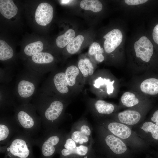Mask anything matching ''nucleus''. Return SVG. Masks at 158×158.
Listing matches in <instances>:
<instances>
[{
	"mask_svg": "<svg viewBox=\"0 0 158 158\" xmlns=\"http://www.w3.org/2000/svg\"><path fill=\"white\" fill-rule=\"evenodd\" d=\"M32 100L41 119L43 134L58 128L64 118L66 109L72 102L41 88Z\"/></svg>",
	"mask_w": 158,
	"mask_h": 158,
	"instance_id": "f257e3e1",
	"label": "nucleus"
},
{
	"mask_svg": "<svg viewBox=\"0 0 158 158\" xmlns=\"http://www.w3.org/2000/svg\"><path fill=\"white\" fill-rule=\"evenodd\" d=\"M30 69L21 71L17 76L14 95L18 104L30 103L43 79V74Z\"/></svg>",
	"mask_w": 158,
	"mask_h": 158,
	"instance_id": "f03ea898",
	"label": "nucleus"
},
{
	"mask_svg": "<svg viewBox=\"0 0 158 158\" xmlns=\"http://www.w3.org/2000/svg\"><path fill=\"white\" fill-rule=\"evenodd\" d=\"M95 120L96 123L103 126L111 133L121 139L131 148L143 149L150 147L127 125L107 118Z\"/></svg>",
	"mask_w": 158,
	"mask_h": 158,
	"instance_id": "7ed1b4c3",
	"label": "nucleus"
},
{
	"mask_svg": "<svg viewBox=\"0 0 158 158\" xmlns=\"http://www.w3.org/2000/svg\"><path fill=\"white\" fill-rule=\"evenodd\" d=\"M35 139L21 129L6 145L0 146V151L5 153L4 158H31Z\"/></svg>",
	"mask_w": 158,
	"mask_h": 158,
	"instance_id": "20e7f679",
	"label": "nucleus"
},
{
	"mask_svg": "<svg viewBox=\"0 0 158 158\" xmlns=\"http://www.w3.org/2000/svg\"><path fill=\"white\" fill-rule=\"evenodd\" d=\"M13 111V116L20 127L32 138L37 137L42 128V124L40 118L34 106L30 103L17 104Z\"/></svg>",
	"mask_w": 158,
	"mask_h": 158,
	"instance_id": "39448f33",
	"label": "nucleus"
},
{
	"mask_svg": "<svg viewBox=\"0 0 158 158\" xmlns=\"http://www.w3.org/2000/svg\"><path fill=\"white\" fill-rule=\"evenodd\" d=\"M95 128L96 137L94 144L117 155L127 152L129 147L123 141L96 123Z\"/></svg>",
	"mask_w": 158,
	"mask_h": 158,
	"instance_id": "423d86ee",
	"label": "nucleus"
},
{
	"mask_svg": "<svg viewBox=\"0 0 158 158\" xmlns=\"http://www.w3.org/2000/svg\"><path fill=\"white\" fill-rule=\"evenodd\" d=\"M41 88L66 99L72 100L75 97L68 85L64 71L54 70L51 72Z\"/></svg>",
	"mask_w": 158,
	"mask_h": 158,
	"instance_id": "0eeeda50",
	"label": "nucleus"
},
{
	"mask_svg": "<svg viewBox=\"0 0 158 158\" xmlns=\"http://www.w3.org/2000/svg\"><path fill=\"white\" fill-rule=\"evenodd\" d=\"M66 133L58 128L35 139V145L40 147L43 158H49L59 150Z\"/></svg>",
	"mask_w": 158,
	"mask_h": 158,
	"instance_id": "6e6552de",
	"label": "nucleus"
},
{
	"mask_svg": "<svg viewBox=\"0 0 158 158\" xmlns=\"http://www.w3.org/2000/svg\"><path fill=\"white\" fill-rule=\"evenodd\" d=\"M106 74L104 71H95L88 82L91 91L97 99H101L114 92L115 81Z\"/></svg>",
	"mask_w": 158,
	"mask_h": 158,
	"instance_id": "1a4fd4ad",
	"label": "nucleus"
},
{
	"mask_svg": "<svg viewBox=\"0 0 158 158\" xmlns=\"http://www.w3.org/2000/svg\"><path fill=\"white\" fill-rule=\"evenodd\" d=\"M87 110L94 119L106 118L116 112L118 107L102 99L87 97L85 99Z\"/></svg>",
	"mask_w": 158,
	"mask_h": 158,
	"instance_id": "9d476101",
	"label": "nucleus"
},
{
	"mask_svg": "<svg viewBox=\"0 0 158 158\" xmlns=\"http://www.w3.org/2000/svg\"><path fill=\"white\" fill-rule=\"evenodd\" d=\"M131 128L150 146L158 148V126L155 124L146 119Z\"/></svg>",
	"mask_w": 158,
	"mask_h": 158,
	"instance_id": "9b49d317",
	"label": "nucleus"
},
{
	"mask_svg": "<svg viewBox=\"0 0 158 158\" xmlns=\"http://www.w3.org/2000/svg\"><path fill=\"white\" fill-rule=\"evenodd\" d=\"M22 128L16 121L13 115L0 114V146L6 145L12 137Z\"/></svg>",
	"mask_w": 158,
	"mask_h": 158,
	"instance_id": "f8f14e48",
	"label": "nucleus"
},
{
	"mask_svg": "<svg viewBox=\"0 0 158 158\" xmlns=\"http://www.w3.org/2000/svg\"><path fill=\"white\" fill-rule=\"evenodd\" d=\"M58 150L63 157L73 155L88 158L87 155L91 150L92 146L78 144L68 134L65 136Z\"/></svg>",
	"mask_w": 158,
	"mask_h": 158,
	"instance_id": "ddd939ff",
	"label": "nucleus"
},
{
	"mask_svg": "<svg viewBox=\"0 0 158 158\" xmlns=\"http://www.w3.org/2000/svg\"><path fill=\"white\" fill-rule=\"evenodd\" d=\"M66 78L69 87L75 96L83 90L86 83L77 66L72 65L65 70Z\"/></svg>",
	"mask_w": 158,
	"mask_h": 158,
	"instance_id": "4468645a",
	"label": "nucleus"
},
{
	"mask_svg": "<svg viewBox=\"0 0 158 158\" xmlns=\"http://www.w3.org/2000/svg\"><path fill=\"white\" fill-rule=\"evenodd\" d=\"M145 116L141 111L135 109H128L115 113L106 118L127 125L131 128L144 121Z\"/></svg>",
	"mask_w": 158,
	"mask_h": 158,
	"instance_id": "2eb2a0df",
	"label": "nucleus"
},
{
	"mask_svg": "<svg viewBox=\"0 0 158 158\" xmlns=\"http://www.w3.org/2000/svg\"><path fill=\"white\" fill-rule=\"evenodd\" d=\"M134 49L137 57L144 62L150 61L153 53V46L147 37L142 36L136 41Z\"/></svg>",
	"mask_w": 158,
	"mask_h": 158,
	"instance_id": "dca6fc26",
	"label": "nucleus"
},
{
	"mask_svg": "<svg viewBox=\"0 0 158 158\" xmlns=\"http://www.w3.org/2000/svg\"><path fill=\"white\" fill-rule=\"evenodd\" d=\"M53 14V8L50 4L47 3H40L35 11V21L38 24L45 26L51 22Z\"/></svg>",
	"mask_w": 158,
	"mask_h": 158,
	"instance_id": "f3484780",
	"label": "nucleus"
},
{
	"mask_svg": "<svg viewBox=\"0 0 158 158\" xmlns=\"http://www.w3.org/2000/svg\"><path fill=\"white\" fill-rule=\"evenodd\" d=\"M105 39L104 43V48L105 52L110 53L114 51L120 45L123 39L121 32L118 29L110 31L104 35Z\"/></svg>",
	"mask_w": 158,
	"mask_h": 158,
	"instance_id": "a211bd4d",
	"label": "nucleus"
},
{
	"mask_svg": "<svg viewBox=\"0 0 158 158\" xmlns=\"http://www.w3.org/2000/svg\"><path fill=\"white\" fill-rule=\"evenodd\" d=\"M77 66L86 83H88L95 72V68L92 62L88 58H81L79 60Z\"/></svg>",
	"mask_w": 158,
	"mask_h": 158,
	"instance_id": "6ab92c4d",
	"label": "nucleus"
},
{
	"mask_svg": "<svg viewBox=\"0 0 158 158\" xmlns=\"http://www.w3.org/2000/svg\"><path fill=\"white\" fill-rule=\"evenodd\" d=\"M140 88L146 94L152 96L158 95V77H152L144 80L140 85Z\"/></svg>",
	"mask_w": 158,
	"mask_h": 158,
	"instance_id": "aec40b11",
	"label": "nucleus"
},
{
	"mask_svg": "<svg viewBox=\"0 0 158 158\" xmlns=\"http://www.w3.org/2000/svg\"><path fill=\"white\" fill-rule=\"evenodd\" d=\"M18 8L12 0H0V12L6 18L10 19L17 14Z\"/></svg>",
	"mask_w": 158,
	"mask_h": 158,
	"instance_id": "412c9836",
	"label": "nucleus"
},
{
	"mask_svg": "<svg viewBox=\"0 0 158 158\" xmlns=\"http://www.w3.org/2000/svg\"><path fill=\"white\" fill-rule=\"evenodd\" d=\"M71 138L76 143L81 145L92 146L94 140L82 133L80 131L71 128L68 133Z\"/></svg>",
	"mask_w": 158,
	"mask_h": 158,
	"instance_id": "4be33fe9",
	"label": "nucleus"
},
{
	"mask_svg": "<svg viewBox=\"0 0 158 158\" xmlns=\"http://www.w3.org/2000/svg\"><path fill=\"white\" fill-rule=\"evenodd\" d=\"M72 127L80 131L82 133L90 138H93L92 136V127L84 116H82L75 122Z\"/></svg>",
	"mask_w": 158,
	"mask_h": 158,
	"instance_id": "5701e85b",
	"label": "nucleus"
},
{
	"mask_svg": "<svg viewBox=\"0 0 158 158\" xmlns=\"http://www.w3.org/2000/svg\"><path fill=\"white\" fill-rule=\"evenodd\" d=\"M31 60L36 64L46 65L53 62L54 60V57L50 53L40 52L32 56Z\"/></svg>",
	"mask_w": 158,
	"mask_h": 158,
	"instance_id": "b1692460",
	"label": "nucleus"
},
{
	"mask_svg": "<svg viewBox=\"0 0 158 158\" xmlns=\"http://www.w3.org/2000/svg\"><path fill=\"white\" fill-rule=\"evenodd\" d=\"M122 104L124 106L131 108L138 105L140 100L133 93L129 92L124 93L121 97Z\"/></svg>",
	"mask_w": 158,
	"mask_h": 158,
	"instance_id": "393cba45",
	"label": "nucleus"
},
{
	"mask_svg": "<svg viewBox=\"0 0 158 158\" xmlns=\"http://www.w3.org/2000/svg\"><path fill=\"white\" fill-rule=\"evenodd\" d=\"M75 32L73 29H69L64 34L59 36L56 43L58 47L63 48L67 45L75 38Z\"/></svg>",
	"mask_w": 158,
	"mask_h": 158,
	"instance_id": "a878e982",
	"label": "nucleus"
},
{
	"mask_svg": "<svg viewBox=\"0 0 158 158\" xmlns=\"http://www.w3.org/2000/svg\"><path fill=\"white\" fill-rule=\"evenodd\" d=\"M104 53L103 49L97 42H93L89 47L88 54L90 56H93L95 60L98 62H101L104 60Z\"/></svg>",
	"mask_w": 158,
	"mask_h": 158,
	"instance_id": "bb28decb",
	"label": "nucleus"
},
{
	"mask_svg": "<svg viewBox=\"0 0 158 158\" xmlns=\"http://www.w3.org/2000/svg\"><path fill=\"white\" fill-rule=\"evenodd\" d=\"M80 6L83 9L90 10L94 12L100 11L102 9V5L97 0H83L80 3Z\"/></svg>",
	"mask_w": 158,
	"mask_h": 158,
	"instance_id": "cd10ccee",
	"label": "nucleus"
},
{
	"mask_svg": "<svg viewBox=\"0 0 158 158\" xmlns=\"http://www.w3.org/2000/svg\"><path fill=\"white\" fill-rule=\"evenodd\" d=\"M84 39L83 36L80 35H77L67 46V52L71 54L77 53L80 50Z\"/></svg>",
	"mask_w": 158,
	"mask_h": 158,
	"instance_id": "c85d7f7f",
	"label": "nucleus"
},
{
	"mask_svg": "<svg viewBox=\"0 0 158 158\" xmlns=\"http://www.w3.org/2000/svg\"><path fill=\"white\" fill-rule=\"evenodd\" d=\"M13 55L12 48L5 41L0 40V60L5 61L12 58Z\"/></svg>",
	"mask_w": 158,
	"mask_h": 158,
	"instance_id": "c756f323",
	"label": "nucleus"
},
{
	"mask_svg": "<svg viewBox=\"0 0 158 158\" xmlns=\"http://www.w3.org/2000/svg\"><path fill=\"white\" fill-rule=\"evenodd\" d=\"M43 49L42 42L40 41H37L27 45L24 48V52L27 56H32L42 52Z\"/></svg>",
	"mask_w": 158,
	"mask_h": 158,
	"instance_id": "7c9ffc66",
	"label": "nucleus"
},
{
	"mask_svg": "<svg viewBox=\"0 0 158 158\" xmlns=\"http://www.w3.org/2000/svg\"><path fill=\"white\" fill-rule=\"evenodd\" d=\"M146 120L152 122L158 126V105L153 108Z\"/></svg>",
	"mask_w": 158,
	"mask_h": 158,
	"instance_id": "2f4dec72",
	"label": "nucleus"
},
{
	"mask_svg": "<svg viewBox=\"0 0 158 158\" xmlns=\"http://www.w3.org/2000/svg\"><path fill=\"white\" fill-rule=\"evenodd\" d=\"M125 3L129 5H135L144 4L147 1V0H125Z\"/></svg>",
	"mask_w": 158,
	"mask_h": 158,
	"instance_id": "473e14b6",
	"label": "nucleus"
},
{
	"mask_svg": "<svg viewBox=\"0 0 158 158\" xmlns=\"http://www.w3.org/2000/svg\"><path fill=\"white\" fill-rule=\"evenodd\" d=\"M152 35L154 41L158 45V24L156 25L154 27Z\"/></svg>",
	"mask_w": 158,
	"mask_h": 158,
	"instance_id": "72a5a7b5",
	"label": "nucleus"
},
{
	"mask_svg": "<svg viewBox=\"0 0 158 158\" xmlns=\"http://www.w3.org/2000/svg\"><path fill=\"white\" fill-rule=\"evenodd\" d=\"M60 1L61 3L62 4H67L72 1L71 0H61Z\"/></svg>",
	"mask_w": 158,
	"mask_h": 158,
	"instance_id": "f704fd0d",
	"label": "nucleus"
}]
</instances>
